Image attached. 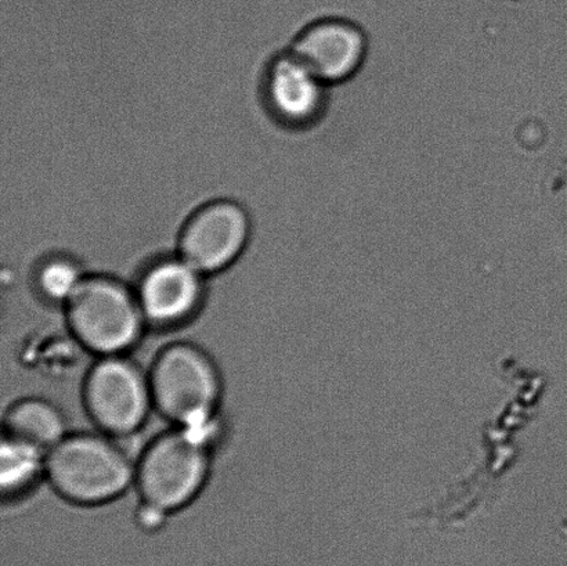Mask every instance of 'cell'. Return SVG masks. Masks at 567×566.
<instances>
[{"instance_id":"obj_1","label":"cell","mask_w":567,"mask_h":566,"mask_svg":"<svg viewBox=\"0 0 567 566\" xmlns=\"http://www.w3.org/2000/svg\"><path fill=\"white\" fill-rule=\"evenodd\" d=\"M155 412L175 429L213 442L224 384L203 348L174 342L161 349L147 371Z\"/></svg>"},{"instance_id":"obj_2","label":"cell","mask_w":567,"mask_h":566,"mask_svg":"<svg viewBox=\"0 0 567 566\" xmlns=\"http://www.w3.org/2000/svg\"><path fill=\"white\" fill-rule=\"evenodd\" d=\"M135 469L115 438L81 432L48 453L44 480L65 502L96 507L124 496L135 485Z\"/></svg>"},{"instance_id":"obj_3","label":"cell","mask_w":567,"mask_h":566,"mask_svg":"<svg viewBox=\"0 0 567 566\" xmlns=\"http://www.w3.org/2000/svg\"><path fill=\"white\" fill-rule=\"evenodd\" d=\"M72 337L97 358L131 351L147 323L135 290L110 276H85L64 305Z\"/></svg>"},{"instance_id":"obj_4","label":"cell","mask_w":567,"mask_h":566,"mask_svg":"<svg viewBox=\"0 0 567 566\" xmlns=\"http://www.w3.org/2000/svg\"><path fill=\"white\" fill-rule=\"evenodd\" d=\"M209 443L179 429L155 438L136 462L142 506L168 517L196 501L209 476Z\"/></svg>"},{"instance_id":"obj_5","label":"cell","mask_w":567,"mask_h":566,"mask_svg":"<svg viewBox=\"0 0 567 566\" xmlns=\"http://www.w3.org/2000/svg\"><path fill=\"white\" fill-rule=\"evenodd\" d=\"M82 399L99 432L115 440L136 434L154 410L148 373L126 354L99 358L83 381Z\"/></svg>"},{"instance_id":"obj_6","label":"cell","mask_w":567,"mask_h":566,"mask_svg":"<svg viewBox=\"0 0 567 566\" xmlns=\"http://www.w3.org/2000/svg\"><path fill=\"white\" fill-rule=\"evenodd\" d=\"M248 215L240 205L216 202L205 205L183 226L179 257L204 276L229 268L246 248Z\"/></svg>"},{"instance_id":"obj_7","label":"cell","mask_w":567,"mask_h":566,"mask_svg":"<svg viewBox=\"0 0 567 566\" xmlns=\"http://www.w3.org/2000/svg\"><path fill=\"white\" fill-rule=\"evenodd\" d=\"M289 52L328 86L341 85L363 69L369 38L363 27L347 17H326L300 31Z\"/></svg>"},{"instance_id":"obj_8","label":"cell","mask_w":567,"mask_h":566,"mask_svg":"<svg viewBox=\"0 0 567 566\" xmlns=\"http://www.w3.org/2000/svg\"><path fill=\"white\" fill-rule=\"evenodd\" d=\"M204 277L181 257L150 266L135 290L147 326L169 329L190 320L203 303Z\"/></svg>"},{"instance_id":"obj_9","label":"cell","mask_w":567,"mask_h":566,"mask_svg":"<svg viewBox=\"0 0 567 566\" xmlns=\"http://www.w3.org/2000/svg\"><path fill=\"white\" fill-rule=\"evenodd\" d=\"M266 88L271 109L288 125L308 127L326 114L330 86L292 52L271 63Z\"/></svg>"},{"instance_id":"obj_10","label":"cell","mask_w":567,"mask_h":566,"mask_svg":"<svg viewBox=\"0 0 567 566\" xmlns=\"http://www.w3.org/2000/svg\"><path fill=\"white\" fill-rule=\"evenodd\" d=\"M63 412L41 398H22L10 404L3 418V435L50 452L69 435Z\"/></svg>"},{"instance_id":"obj_11","label":"cell","mask_w":567,"mask_h":566,"mask_svg":"<svg viewBox=\"0 0 567 566\" xmlns=\"http://www.w3.org/2000/svg\"><path fill=\"white\" fill-rule=\"evenodd\" d=\"M48 453L31 443L2 438L0 487L4 497H17L47 478Z\"/></svg>"},{"instance_id":"obj_12","label":"cell","mask_w":567,"mask_h":566,"mask_svg":"<svg viewBox=\"0 0 567 566\" xmlns=\"http://www.w3.org/2000/svg\"><path fill=\"white\" fill-rule=\"evenodd\" d=\"M83 277L81 269L64 258L48 260L38 271L37 286L47 301L65 305L80 287Z\"/></svg>"}]
</instances>
